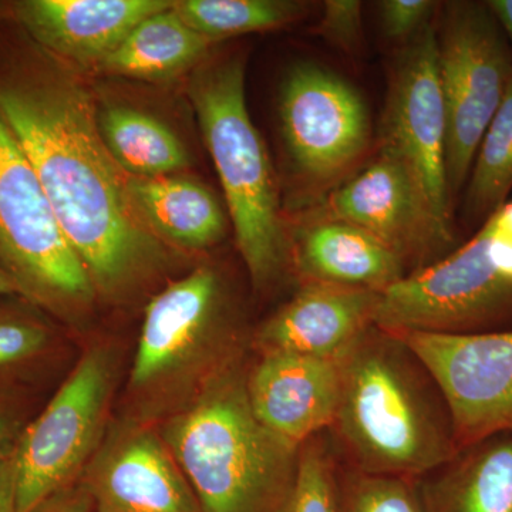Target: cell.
<instances>
[{
  "mask_svg": "<svg viewBox=\"0 0 512 512\" xmlns=\"http://www.w3.org/2000/svg\"><path fill=\"white\" fill-rule=\"evenodd\" d=\"M498 22L503 26L512 45V0H490L487 2Z\"/></svg>",
  "mask_w": 512,
  "mask_h": 512,
  "instance_id": "33",
  "label": "cell"
},
{
  "mask_svg": "<svg viewBox=\"0 0 512 512\" xmlns=\"http://www.w3.org/2000/svg\"><path fill=\"white\" fill-rule=\"evenodd\" d=\"M211 45L178 16L173 5L141 20L100 67L133 79H171L200 62Z\"/></svg>",
  "mask_w": 512,
  "mask_h": 512,
  "instance_id": "21",
  "label": "cell"
},
{
  "mask_svg": "<svg viewBox=\"0 0 512 512\" xmlns=\"http://www.w3.org/2000/svg\"><path fill=\"white\" fill-rule=\"evenodd\" d=\"M417 484L424 512H512V437L461 450Z\"/></svg>",
  "mask_w": 512,
  "mask_h": 512,
  "instance_id": "19",
  "label": "cell"
},
{
  "mask_svg": "<svg viewBox=\"0 0 512 512\" xmlns=\"http://www.w3.org/2000/svg\"><path fill=\"white\" fill-rule=\"evenodd\" d=\"M512 191V82L485 131L464 187L463 214L483 222L508 202Z\"/></svg>",
  "mask_w": 512,
  "mask_h": 512,
  "instance_id": "23",
  "label": "cell"
},
{
  "mask_svg": "<svg viewBox=\"0 0 512 512\" xmlns=\"http://www.w3.org/2000/svg\"><path fill=\"white\" fill-rule=\"evenodd\" d=\"M417 483L339 466L335 512H424Z\"/></svg>",
  "mask_w": 512,
  "mask_h": 512,
  "instance_id": "25",
  "label": "cell"
},
{
  "mask_svg": "<svg viewBox=\"0 0 512 512\" xmlns=\"http://www.w3.org/2000/svg\"><path fill=\"white\" fill-rule=\"evenodd\" d=\"M173 5L168 0H26L15 10L33 39L53 55L100 66L141 20Z\"/></svg>",
  "mask_w": 512,
  "mask_h": 512,
  "instance_id": "17",
  "label": "cell"
},
{
  "mask_svg": "<svg viewBox=\"0 0 512 512\" xmlns=\"http://www.w3.org/2000/svg\"><path fill=\"white\" fill-rule=\"evenodd\" d=\"M406 168L441 231L454 239L446 170L447 113L437 66L436 20L392 64L379 146Z\"/></svg>",
  "mask_w": 512,
  "mask_h": 512,
  "instance_id": "10",
  "label": "cell"
},
{
  "mask_svg": "<svg viewBox=\"0 0 512 512\" xmlns=\"http://www.w3.org/2000/svg\"><path fill=\"white\" fill-rule=\"evenodd\" d=\"M94 512H202L163 437L127 429L106 444L82 480Z\"/></svg>",
  "mask_w": 512,
  "mask_h": 512,
  "instance_id": "13",
  "label": "cell"
},
{
  "mask_svg": "<svg viewBox=\"0 0 512 512\" xmlns=\"http://www.w3.org/2000/svg\"><path fill=\"white\" fill-rule=\"evenodd\" d=\"M439 6L431 0H383L379 13L384 37L407 45L434 23Z\"/></svg>",
  "mask_w": 512,
  "mask_h": 512,
  "instance_id": "28",
  "label": "cell"
},
{
  "mask_svg": "<svg viewBox=\"0 0 512 512\" xmlns=\"http://www.w3.org/2000/svg\"><path fill=\"white\" fill-rule=\"evenodd\" d=\"M311 214L362 228L413 271L443 258L454 244L437 225L406 168L380 150L372 163L330 192Z\"/></svg>",
  "mask_w": 512,
  "mask_h": 512,
  "instance_id": "12",
  "label": "cell"
},
{
  "mask_svg": "<svg viewBox=\"0 0 512 512\" xmlns=\"http://www.w3.org/2000/svg\"><path fill=\"white\" fill-rule=\"evenodd\" d=\"M512 309V275L493 218L463 247L404 276L380 295L386 332L473 333Z\"/></svg>",
  "mask_w": 512,
  "mask_h": 512,
  "instance_id": "6",
  "label": "cell"
},
{
  "mask_svg": "<svg viewBox=\"0 0 512 512\" xmlns=\"http://www.w3.org/2000/svg\"><path fill=\"white\" fill-rule=\"evenodd\" d=\"M174 9L192 30L214 43L284 28L302 19L309 5L289 0H183L174 2Z\"/></svg>",
  "mask_w": 512,
  "mask_h": 512,
  "instance_id": "24",
  "label": "cell"
},
{
  "mask_svg": "<svg viewBox=\"0 0 512 512\" xmlns=\"http://www.w3.org/2000/svg\"><path fill=\"white\" fill-rule=\"evenodd\" d=\"M0 268L23 298L52 311L92 302L96 289L42 184L0 116Z\"/></svg>",
  "mask_w": 512,
  "mask_h": 512,
  "instance_id": "7",
  "label": "cell"
},
{
  "mask_svg": "<svg viewBox=\"0 0 512 512\" xmlns=\"http://www.w3.org/2000/svg\"><path fill=\"white\" fill-rule=\"evenodd\" d=\"M389 333L412 350L436 383L458 451L512 431V330Z\"/></svg>",
  "mask_w": 512,
  "mask_h": 512,
  "instance_id": "11",
  "label": "cell"
},
{
  "mask_svg": "<svg viewBox=\"0 0 512 512\" xmlns=\"http://www.w3.org/2000/svg\"><path fill=\"white\" fill-rule=\"evenodd\" d=\"M18 424L19 419L15 406L8 397L0 394V454L15 446L16 441H12V439L18 430Z\"/></svg>",
  "mask_w": 512,
  "mask_h": 512,
  "instance_id": "32",
  "label": "cell"
},
{
  "mask_svg": "<svg viewBox=\"0 0 512 512\" xmlns=\"http://www.w3.org/2000/svg\"><path fill=\"white\" fill-rule=\"evenodd\" d=\"M220 295V278L204 266L158 293L148 305L131 369L136 389L170 379L204 349Z\"/></svg>",
  "mask_w": 512,
  "mask_h": 512,
  "instance_id": "16",
  "label": "cell"
},
{
  "mask_svg": "<svg viewBox=\"0 0 512 512\" xmlns=\"http://www.w3.org/2000/svg\"><path fill=\"white\" fill-rule=\"evenodd\" d=\"M138 212L161 241L178 247L204 249L220 242L227 217L205 185L180 175L130 177Z\"/></svg>",
  "mask_w": 512,
  "mask_h": 512,
  "instance_id": "20",
  "label": "cell"
},
{
  "mask_svg": "<svg viewBox=\"0 0 512 512\" xmlns=\"http://www.w3.org/2000/svg\"><path fill=\"white\" fill-rule=\"evenodd\" d=\"M289 265L302 284L383 293L402 281L407 265L356 225L309 214L289 239Z\"/></svg>",
  "mask_w": 512,
  "mask_h": 512,
  "instance_id": "18",
  "label": "cell"
},
{
  "mask_svg": "<svg viewBox=\"0 0 512 512\" xmlns=\"http://www.w3.org/2000/svg\"><path fill=\"white\" fill-rule=\"evenodd\" d=\"M2 9H3V6H2V5H0V13H2Z\"/></svg>",
  "mask_w": 512,
  "mask_h": 512,
  "instance_id": "35",
  "label": "cell"
},
{
  "mask_svg": "<svg viewBox=\"0 0 512 512\" xmlns=\"http://www.w3.org/2000/svg\"><path fill=\"white\" fill-rule=\"evenodd\" d=\"M94 504L82 481L50 495L30 512H93Z\"/></svg>",
  "mask_w": 512,
  "mask_h": 512,
  "instance_id": "30",
  "label": "cell"
},
{
  "mask_svg": "<svg viewBox=\"0 0 512 512\" xmlns=\"http://www.w3.org/2000/svg\"><path fill=\"white\" fill-rule=\"evenodd\" d=\"M163 440L202 512H282L291 497L301 447L256 419L238 356L212 370Z\"/></svg>",
  "mask_w": 512,
  "mask_h": 512,
  "instance_id": "3",
  "label": "cell"
},
{
  "mask_svg": "<svg viewBox=\"0 0 512 512\" xmlns=\"http://www.w3.org/2000/svg\"><path fill=\"white\" fill-rule=\"evenodd\" d=\"M0 116L96 292L124 298L167 262L100 134L92 94L62 74L0 80Z\"/></svg>",
  "mask_w": 512,
  "mask_h": 512,
  "instance_id": "1",
  "label": "cell"
},
{
  "mask_svg": "<svg viewBox=\"0 0 512 512\" xmlns=\"http://www.w3.org/2000/svg\"><path fill=\"white\" fill-rule=\"evenodd\" d=\"M13 447L0 454V512H16V468Z\"/></svg>",
  "mask_w": 512,
  "mask_h": 512,
  "instance_id": "31",
  "label": "cell"
},
{
  "mask_svg": "<svg viewBox=\"0 0 512 512\" xmlns=\"http://www.w3.org/2000/svg\"><path fill=\"white\" fill-rule=\"evenodd\" d=\"M279 123L293 173L315 205L352 178L372 150L362 94L320 64H296L285 77Z\"/></svg>",
  "mask_w": 512,
  "mask_h": 512,
  "instance_id": "8",
  "label": "cell"
},
{
  "mask_svg": "<svg viewBox=\"0 0 512 512\" xmlns=\"http://www.w3.org/2000/svg\"><path fill=\"white\" fill-rule=\"evenodd\" d=\"M256 419L295 446L330 430L340 396V360L265 353L247 373Z\"/></svg>",
  "mask_w": 512,
  "mask_h": 512,
  "instance_id": "14",
  "label": "cell"
},
{
  "mask_svg": "<svg viewBox=\"0 0 512 512\" xmlns=\"http://www.w3.org/2000/svg\"><path fill=\"white\" fill-rule=\"evenodd\" d=\"M190 99L234 227L252 284H274L289 265L274 168L251 119L245 96V62L232 56L195 76Z\"/></svg>",
  "mask_w": 512,
  "mask_h": 512,
  "instance_id": "4",
  "label": "cell"
},
{
  "mask_svg": "<svg viewBox=\"0 0 512 512\" xmlns=\"http://www.w3.org/2000/svg\"><path fill=\"white\" fill-rule=\"evenodd\" d=\"M382 293L336 286L302 284L264 325L256 330L254 345L265 353L340 360L357 340L375 326Z\"/></svg>",
  "mask_w": 512,
  "mask_h": 512,
  "instance_id": "15",
  "label": "cell"
},
{
  "mask_svg": "<svg viewBox=\"0 0 512 512\" xmlns=\"http://www.w3.org/2000/svg\"><path fill=\"white\" fill-rule=\"evenodd\" d=\"M49 342V330L37 320L0 315V372L36 359Z\"/></svg>",
  "mask_w": 512,
  "mask_h": 512,
  "instance_id": "27",
  "label": "cell"
},
{
  "mask_svg": "<svg viewBox=\"0 0 512 512\" xmlns=\"http://www.w3.org/2000/svg\"><path fill=\"white\" fill-rule=\"evenodd\" d=\"M99 127L111 157L130 177L173 175L190 164L180 138L150 114L114 104L99 111Z\"/></svg>",
  "mask_w": 512,
  "mask_h": 512,
  "instance_id": "22",
  "label": "cell"
},
{
  "mask_svg": "<svg viewBox=\"0 0 512 512\" xmlns=\"http://www.w3.org/2000/svg\"><path fill=\"white\" fill-rule=\"evenodd\" d=\"M436 46L447 113V183L454 202L512 82V45L487 2L457 0L440 3Z\"/></svg>",
  "mask_w": 512,
  "mask_h": 512,
  "instance_id": "5",
  "label": "cell"
},
{
  "mask_svg": "<svg viewBox=\"0 0 512 512\" xmlns=\"http://www.w3.org/2000/svg\"><path fill=\"white\" fill-rule=\"evenodd\" d=\"M349 468L419 481L458 451L446 403L412 350L373 326L340 359L330 430Z\"/></svg>",
  "mask_w": 512,
  "mask_h": 512,
  "instance_id": "2",
  "label": "cell"
},
{
  "mask_svg": "<svg viewBox=\"0 0 512 512\" xmlns=\"http://www.w3.org/2000/svg\"><path fill=\"white\" fill-rule=\"evenodd\" d=\"M111 379L110 353L87 350L45 410L19 434L13 447L16 512H30L77 483L99 444Z\"/></svg>",
  "mask_w": 512,
  "mask_h": 512,
  "instance_id": "9",
  "label": "cell"
},
{
  "mask_svg": "<svg viewBox=\"0 0 512 512\" xmlns=\"http://www.w3.org/2000/svg\"><path fill=\"white\" fill-rule=\"evenodd\" d=\"M12 295L23 296L22 289L13 281L12 276L5 269L0 268V296Z\"/></svg>",
  "mask_w": 512,
  "mask_h": 512,
  "instance_id": "34",
  "label": "cell"
},
{
  "mask_svg": "<svg viewBox=\"0 0 512 512\" xmlns=\"http://www.w3.org/2000/svg\"><path fill=\"white\" fill-rule=\"evenodd\" d=\"M338 468L322 434L306 441L301 447L295 487L282 512H335Z\"/></svg>",
  "mask_w": 512,
  "mask_h": 512,
  "instance_id": "26",
  "label": "cell"
},
{
  "mask_svg": "<svg viewBox=\"0 0 512 512\" xmlns=\"http://www.w3.org/2000/svg\"><path fill=\"white\" fill-rule=\"evenodd\" d=\"M362 12L359 0H326L316 33L330 45L353 55L363 42Z\"/></svg>",
  "mask_w": 512,
  "mask_h": 512,
  "instance_id": "29",
  "label": "cell"
}]
</instances>
